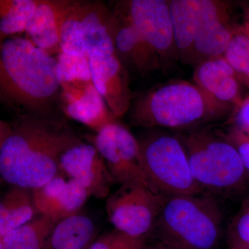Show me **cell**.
Segmentation results:
<instances>
[{"instance_id": "cell-1", "label": "cell", "mask_w": 249, "mask_h": 249, "mask_svg": "<svg viewBox=\"0 0 249 249\" xmlns=\"http://www.w3.org/2000/svg\"><path fill=\"white\" fill-rule=\"evenodd\" d=\"M83 142L65 116H13L0 121V175L12 186L34 190L58 173L62 154Z\"/></svg>"}, {"instance_id": "cell-2", "label": "cell", "mask_w": 249, "mask_h": 249, "mask_svg": "<svg viewBox=\"0 0 249 249\" xmlns=\"http://www.w3.org/2000/svg\"><path fill=\"white\" fill-rule=\"evenodd\" d=\"M57 65L56 58L27 38L5 39L0 48L1 105L13 116H65Z\"/></svg>"}, {"instance_id": "cell-3", "label": "cell", "mask_w": 249, "mask_h": 249, "mask_svg": "<svg viewBox=\"0 0 249 249\" xmlns=\"http://www.w3.org/2000/svg\"><path fill=\"white\" fill-rule=\"evenodd\" d=\"M231 107L217 102L196 83L178 80L142 93L129 111L131 122L137 127L188 129L221 119Z\"/></svg>"}, {"instance_id": "cell-4", "label": "cell", "mask_w": 249, "mask_h": 249, "mask_svg": "<svg viewBox=\"0 0 249 249\" xmlns=\"http://www.w3.org/2000/svg\"><path fill=\"white\" fill-rule=\"evenodd\" d=\"M224 235L219 201L202 194L167 196L147 240L181 249H219Z\"/></svg>"}, {"instance_id": "cell-5", "label": "cell", "mask_w": 249, "mask_h": 249, "mask_svg": "<svg viewBox=\"0 0 249 249\" xmlns=\"http://www.w3.org/2000/svg\"><path fill=\"white\" fill-rule=\"evenodd\" d=\"M179 138L193 178L205 194L232 198L243 191L249 174L238 152L223 134L193 129Z\"/></svg>"}, {"instance_id": "cell-6", "label": "cell", "mask_w": 249, "mask_h": 249, "mask_svg": "<svg viewBox=\"0 0 249 249\" xmlns=\"http://www.w3.org/2000/svg\"><path fill=\"white\" fill-rule=\"evenodd\" d=\"M137 139L144 170L157 193L166 196L205 194L193 178L179 137L152 128Z\"/></svg>"}, {"instance_id": "cell-7", "label": "cell", "mask_w": 249, "mask_h": 249, "mask_svg": "<svg viewBox=\"0 0 249 249\" xmlns=\"http://www.w3.org/2000/svg\"><path fill=\"white\" fill-rule=\"evenodd\" d=\"M62 52L89 58L115 53L111 11L101 1L72 0L60 31Z\"/></svg>"}, {"instance_id": "cell-8", "label": "cell", "mask_w": 249, "mask_h": 249, "mask_svg": "<svg viewBox=\"0 0 249 249\" xmlns=\"http://www.w3.org/2000/svg\"><path fill=\"white\" fill-rule=\"evenodd\" d=\"M167 196L139 184L122 185L106 201L109 222L134 238H148Z\"/></svg>"}, {"instance_id": "cell-9", "label": "cell", "mask_w": 249, "mask_h": 249, "mask_svg": "<svg viewBox=\"0 0 249 249\" xmlns=\"http://www.w3.org/2000/svg\"><path fill=\"white\" fill-rule=\"evenodd\" d=\"M89 140L102 155L115 184L142 185L157 193L144 170L138 139L124 124L118 121L107 124Z\"/></svg>"}, {"instance_id": "cell-10", "label": "cell", "mask_w": 249, "mask_h": 249, "mask_svg": "<svg viewBox=\"0 0 249 249\" xmlns=\"http://www.w3.org/2000/svg\"><path fill=\"white\" fill-rule=\"evenodd\" d=\"M235 29L231 25L227 4L214 0H193V60H199L200 63L223 56Z\"/></svg>"}, {"instance_id": "cell-11", "label": "cell", "mask_w": 249, "mask_h": 249, "mask_svg": "<svg viewBox=\"0 0 249 249\" xmlns=\"http://www.w3.org/2000/svg\"><path fill=\"white\" fill-rule=\"evenodd\" d=\"M114 7L133 25L161 61L177 55L169 1H119Z\"/></svg>"}, {"instance_id": "cell-12", "label": "cell", "mask_w": 249, "mask_h": 249, "mask_svg": "<svg viewBox=\"0 0 249 249\" xmlns=\"http://www.w3.org/2000/svg\"><path fill=\"white\" fill-rule=\"evenodd\" d=\"M58 173L79 182L88 196L107 199L115 184L102 155L93 144L83 142L64 152Z\"/></svg>"}, {"instance_id": "cell-13", "label": "cell", "mask_w": 249, "mask_h": 249, "mask_svg": "<svg viewBox=\"0 0 249 249\" xmlns=\"http://www.w3.org/2000/svg\"><path fill=\"white\" fill-rule=\"evenodd\" d=\"M92 83L116 118L127 114L133 102L129 73L116 53L93 54L89 58Z\"/></svg>"}, {"instance_id": "cell-14", "label": "cell", "mask_w": 249, "mask_h": 249, "mask_svg": "<svg viewBox=\"0 0 249 249\" xmlns=\"http://www.w3.org/2000/svg\"><path fill=\"white\" fill-rule=\"evenodd\" d=\"M114 50L124 68L141 75L158 69L161 60L137 29L115 7L110 9Z\"/></svg>"}, {"instance_id": "cell-15", "label": "cell", "mask_w": 249, "mask_h": 249, "mask_svg": "<svg viewBox=\"0 0 249 249\" xmlns=\"http://www.w3.org/2000/svg\"><path fill=\"white\" fill-rule=\"evenodd\" d=\"M32 192L39 214L57 222L79 213L89 197L79 182L59 173Z\"/></svg>"}, {"instance_id": "cell-16", "label": "cell", "mask_w": 249, "mask_h": 249, "mask_svg": "<svg viewBox=\"0 0 249 249\" xmlns=\"http://www.w3.org/2000/svg\"><path fill=\"white\" fill-rule=\"evenodd\" d=\"M65 116L98 132L117 121L92 82L79 85L62 84Z\"/></svg>"}, {"instance_id": "cell-17", "label": "cell", "mask_w": 249, "mask_h": 249, "mask_svg": "<svg viewBox=\"0 0 249 249\" xmlns=\"http://www.w3.org/2000/svg\"><path fill=\"white\" fill-rule=\"evenodd\" d=\"M72 0H39L26 33L28 40L50 54L61 53L60 31Z\"/></svg>"}, {"instance_id": "cell-18", "label": "cell", "mask_w": 249, "mask_h": 249, "mask_svg": "<svg viewBox=\"0 0 249 249\" xmlns=\"http://www.w3.org/2000/svg\"><path fill=\"white\" fill-rule=\"evenodd\" d=\"M194 83L222 104L238 107L240 77L224 56L208 59L198 64L193 75Z\"/></svg>"}, {"instance_id": "cell-19", "label": "cell", "mask_w": 249, "mask_h": 249, "mask_svg": "<svg viewBox=\"0 0 249 249\" xmlns=\"http://www.w3.org/2000/svg\"><path fill=\"white\" fill-rule=\"evenodd\" d=\"M96 237L92 219L79 213L59 221L41 249H85Z\"/></svg>"}, {"instance_id": "cell-20", "label": "cell", "mask_w": 249, "mask_h": 249, "mask_svg": "<svg viewBox=\"0 0 249 249\" xmlns=\"http://www.w3.org/2000/svg\"><path fill=\"white\" fill-rule=\"evenodd\" d=\"M38 214L32 190L12 186L0 201V238Z\"/></svg>"}, {"instance_id": "cell-21", "label": "cell", "mask_w": 249, "mask_h": 249, "mask_svg": "<svg viewBox=\"0 0 249 249\" xmlns=\"http://www.w3.org/2000/svg\"><path fill=\"white\" fill-rule=\"evenodd\" d=\"M58 222L39 214L0 238V249H41Z\"/></svg>"}, {"instance_id": "cell-22", "label": "cell", "mask_w": 249, "mask_h": 249, "mask_svg": "<svg viewBox=\"0 0 249 249\" xmlns=\"http://www.w3.org/2000/svg\"><path fill=\"white\" fill-rule=\"evenodd\" d=\"M0 2V40L2 42L8 36L26 31L39 0H1Z\"/></svg>"}, {"instance_id": "cell-23", "label": "cell", "mask_w": 249, "mask_h": 249, "mask_svg": "<svg viewBox=\"0 0 249 249\" xmlns=\"http://www.w3.org/2000/svg\"><path fill=\"white\" fill-rule=\"evenodd\" d=\"M57 72L62 84L92 82L89 58L61 52L57 55Z\"/></svg>"}, {"instance_id": "cell-24", "label": "cell", "mask_w": 249, "mask_h": 249, "mask_svg": "<svg viewBox=\"0 0 249 249\" xmlns=\"http://www.w3.org/2000/svg\"><path fill=\"white\" fill-rule=\"evenodd\" d=\"M223 56L242 79L249 70V32L245 27L236 28Z\"/></svg>"}, {"instance_id": "cell-25", "label": "cell", "mask_w": 249, "mask_h": 249, "mask_svg": "<svg viewBox=\"0 0 249 249\" xmlns=\"http://www.w3.org/2000/svg\"><path fill=\"white\" fill-rule=\"evenodd\" d=\"M228 249H249V212L241 209L225 232Z\"/></svg>"}, {"instance_id": "cell-26", "label": "cell", "mask_w": 249, "mask_h": 249, "mask_svg": "<svg viewBox=\"0 0 249 249\" xmlns=\"http://www.w3.org/2000/svg\"><path fill=\"white\" fill-rule=\"evenodd\" d=\"M133 239L114 229L95 239L89 249H121Z\"/></svg>"}, {"instance_id": "cell-27", "label": "cell", "mask_w": 249, "mask_h": 249, "mask_svg": "<svg viewBox=\"0 0 249 249\" xmlns=\"http://www.w3.org/2000/svg\"><path fill=\"white\" fill-rule=\"evenodd\" d=\"M222 134L235 147L249 174V136L235 127L229 129L227 134Z\"/></svg>"}, {"instance_id": "cell-28", "label": "cell", "mask_w": 249, "mask_h": 249, "mask_svg": "<svg viewBox=\"0 0 249 249\" xmlns=\"http://www.w3.org/2000/svg\"><path fill=\"white\" fill-rule=\"evenodd\" d=\"M235 122V127L249 136V96L237 107Z\"/></svg>"}, {"instance_id": "cell-29", "label": "cell", "mask_w": 249, "mask_h": 249, "mask_svg": "<svg viewBox=\"0 0 249 249\" xmlns=\"http://www.w3.org/2000/svg\"><path fill=\"white\" fill-rule=\"evenodd\" d=\"M144 249H181L175 246L157 242V241L147 240Z\"/></svg>"}, {"instance_id": "cell-30", "label": "cell", "mask_w": 249, "mask_h": 249, "mask_svg": "<svg viewBox=\"0 0 249 249\" xmlns=\"http://www.w3.org/2000/svg\"><path fill=\"white\" fill-rule=\"evenodd\" d=\"M146 238H134L130 242L121 249H144L147 243Z\"/></svg>"}, {"instance_id": "cell-31", "label": "cell", "mask_w": 249, "mask_h": 249, "mask_svg": "<svg viewBox=\"0 0 249 249\" xmlns=\"http://www.w3.org/2000/svg\"><path fill=\"white\" fill-rule=\"evenodd\" d=\"M242 210L249 212V198L243 203L242 206Z\"/></svg>"}, {"instance_id": "cell-32", "label": "cell", "mask_w": 249, "mask_h": 249, "mask_svg": "<svg viewBox=\"0 0 249 249\" xmlns=\"http://www.w3.org/2000/svg\"><path fill=\"white\" fill-rule=\"evenodd\" d=\"M245 28L246 29H247V30L249 32V11L248 14V18H247V24H246Z\"/></svg>"}, {"instance_id": "cell-33", "label": "cell", "mask_w": 249, "mask_h": 249, "mask_svg": "<svg viewBox=\"0 0 249 249\" xmlns=\"http://www.w3.org/2000/svg\"><path fill=\"white\" fill-rule=\"evenodd\" d=\"M91 245H90V246H91ZM90 246H89V247H87V248H86V249H89V248H90Z\"/></svg>"}]
</instances>
